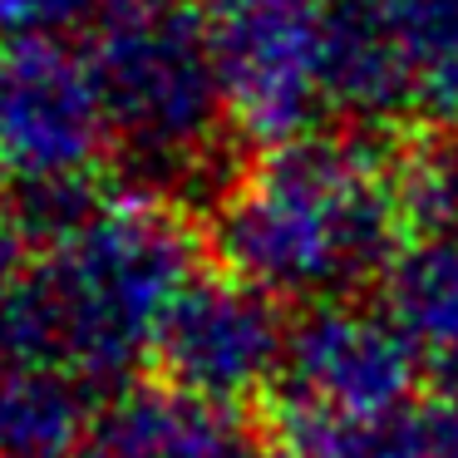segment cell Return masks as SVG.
<instances>
[{"label":"cell","instance_id":"cell-9","mask_svg":"<svg viewBox=\"0 0 458 458\" xmlns=\"http://www.w3.org/2000/svg\"><path fill=\"white\" fill-rule=\"evenodd\" d=\"M379 306L409 340L424 379L458 399V232L409 237L379 276Z\"/></svg>","mask_w":458,"mask_h":458},{"label":"cell","instance_id":"cell-11","mask_svg":"<svg viewBox=\"0 0 458 458\" xmlns=\"http://www.w3.org/2000/svg\"><path fill=\"white\" fill-rule=\"evenodd\" d=\"M286 458H414L404 414L399 419H340L281 404Z\"/></svg>","mask_w":458,"mask_h":458},{"label":"cell","instance_id":"cell-6","mask_svg":"<svg viewBox=\"0 0 458 458\" xmlns=\"http://www.w3.org/2000/svg\"><path fill=\"white\" fill-rule=\"evenodd\" d=\"M286 345L291 320L281 316V301L217 267L198 271V281L182 291L153 360L168 385L237 409L242 399L281 385Z\"/></svg>","mask_w":458,"mask_h":458},{"label":"cell","instance_id":"cell-16","mask_svg":"<svg viewBox=\"0 0 458 458\" xmlns=\"http://www.w3.org/2000/svg\"><path fill=\"white\" fill-rule=\"evenodd\" d=\"M182 0H104V21H123V15H153V11H173ZM99 21V25H104Z\"/></svg>","mask_w":458,"mask_h":458},{"label":"cell","instance_id":"cell-7","mask_svg":"<svg viewBox=\"0 0 458 458\" xmlns=\"http://www.w3.org/2000/svg\"><path fill=\"white\" fill-rule=\"evenodd\" d=\"M419 375L424 369L385 306L340 296L291 320L281 404L340 419H399Z\"/></svg>","mask_w":458,"mask_h":458},{"label":"cell","instance_id":"cell-3","mask_svg":"<svg viewBox=\"0 0 458 458\" xmlns=\"http://www.w3.org/2000/svg\"><path fill=\"white\" fill-rule=\"evenodd\" d=\"M109 143L143 192H198L217 182L232 114L202 15L188 5L104 21L89 45Z\"/></svg>","mask_w":458,"mask_h":458},{"label":"cell","instance_id":"cell-17","mask_svg":"<svg viewBox=\"0 0 458 458\" xmlns=\"http://www.w3.org/2000/svg\"><path fill=\"white\" fill-rule=\"evenodd\" d=\"M0 30L21 35V0H0Z\"/></svg>","mask_w":458,"mask_h":458},{"label":"cell","instance_id":"cell-12","mask_svg":"<svg viewBox=\"0 0 458 458\" xmlns=\"http://www.w3.org/2000/svg\"><path fill=\"white\" fill-rule=\"evenodd\" d=\"M394 202L409 237H454L458 232V143H428L394 153Z\"/></svg>","mask_w":458,"mask_h":458},{"label":"cell","instance_id":"cell-4","mask_svg":"<svg viewBox=\"0 0 458 458\" xmlns=\"http://www.w3.org/2000/svg\"><path fill=\"white\" fill-rule=\"evenodd\" d=\"M217 80L237 139L276 148L330 109V0H202Z\"/></svg>","mask_w":458,"mask_h":458},{"label":"cell","instance_id":"cell-14","mask_svg":"<svg viewBox=\"0 0 458 458\" xmlns=\"http://www.w3.org/2000/svg\"><path fill=\"white\" fill-rule=\"evenodd\" d=\"M104 21V0H21V30L70 35Z\"/></svg>","mask_w":458,"mask_h":458},{"label":"cell","instance_id":"cell-19","mask_svg":"<svg viewBox=\"0 0 458 458\" xmlns=\"http://www.w3.org/2000/svg\"><path fill=\"white\" fill-rule=\"evenodd\" d=\"M454 129H458V123H454Z\"/></svg>","mask_w":458,"mask_h":458},{"label":"cell","instance_id":"cell-15","mask_svg":"<svg viewBox=\"0 0 458 458\" xmlns=\"http://www.w3.org/2000/svg\"><path fill=\"white\" fill-rule=\"evenodd\" d=\"M25 242H30V237H25L15 208H11V202H0V291L25 271Z\"/></svg>","mask_w":458,"mask_h":458},{"label":"cell","instance_id":"cell-8","mask_svg":"<svg viewBox=\"0 0 458 458\" xmlns=\"http://www.w3.org/2000/svg\"><path fill=\"white\" fill-rule=\"evenodd\" d=\"M89 458H271L237 409L178 385H129L94 419Z\"/></svg>","mask_w":458,"mask_h":458},{"label":"cell","instance_id":"cell-10","mask_svg":"<svg viewBox=\"0 0 458 458\" xmlns=\"http://www.w3.org/2000/svg\"><path fill=\"white\" fill-rule=\"evenodd\" d=\"M89 394L94 389L64 369L0 360V458L74 454L94 424Z\"/></svg>","mask_w":458,"mask_h":458},{"label":"cell","instance_id":"cell-13","mask_svg":"<svg viewBox=\"0 0 458 458\" xmlns=\"http://www.w3.org/2000/svg\"><path fill=\"white\" fill-rule=\"evenodd\" d=\"M414 458H458V399L438 394L419 409H404Z\"/></svg>","mask_w":458,"mask_h":458},{"label":"cell","instance_id":"cell-5","mask_svg":"<svg viewBox=\"0 0 458 458\" xmlns=\"http://www.w3.org/2000/svg\"><path fill=\"white\" fill-rule=\"evenodd\" d=\"M109 119L84 50L64 35L21 30L0 45V173L25 188L94 182Z\"/></svg>","mask_w":458,"mask_h":458},{"label":"cell","instance_id":"cell-1","mask_svg":"<svg viewBox=\"0 0 458 458\" xmlns=\"http://www.w3.org/2000/svg\"><path fill=\"white\" fill-rule=\"evenodd\" d=\"M198 281V242L158 192H104L99 208L0 291V360L45 365L89 389L153 360L182 291Z\"/></svg>","mask_w":458,"mask_h":458},{"label":"cell","instance_id":"cell-18","mask_svg":"<svg viewBox=\"0 0 458 458\" xmlns=\"http://www.w3.org/2000/svg\"><path fill=\"white\" fill-rule=\"evenodd\" d=\"M45 458H89V454H45Z\"/></svg>","mask_w":458,"mask_h":458},{"label":"cell","instance_id":"cell-2","mask_svg":"<svg viewBox=\"0 0 458 458\" xmlns=\"http://www.w3.org/2000/svg\"><path fill=\"white\" fill-rule=\"evenodd\" d=\"M404 242L394 153L369 139L306 133L276 143L212 208L222 271L296 306L340 301L385 276Z\"/></svg>","mask_w":458,"mask_h":458}]
</instances>
